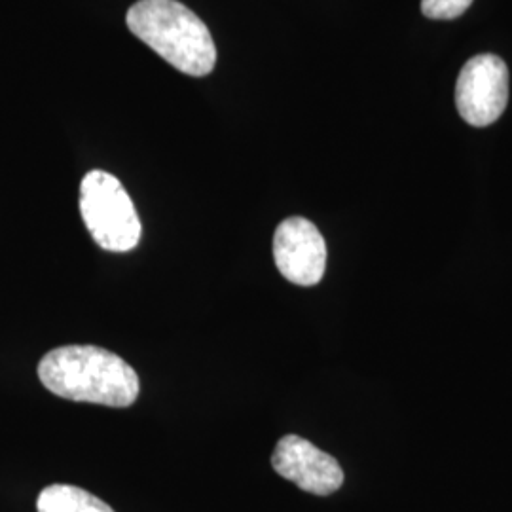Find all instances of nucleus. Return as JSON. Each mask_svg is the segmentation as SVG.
<instances>
[{
  "label": "nucleus",
  "mask_w": 512,
  "mask_h": 512,
  "mask_svg": "<svg viewBox=\"0 0 512 512\" xmlns=\"http://www.w3.org/2000/svg\"><path fill=\"white\" fill-rule=\"evenodd\" d=\"M38 378L48 391L76 403L128 408L139 397V376L122 357L97 346H63L48 351Z\"/></svg>",
  "instance_id": "f257e3e1"
},
{
  "label": "nucleus",
  "mask_w": 512,
  "mask_h": 512,
  "mask_svg": "<svg viewBox=\"0 0 512 512\" xmlns=\"http://www.w3.org/2000/svg\"><path fill=\"white\" fill-rule=\"evenodd\" d=\"M129 31L148 48L190 76L215 69L217 48L207 25L177 0H139L129 8Z\"/></svg>",
  "instance_id": "f03ea898"
},
{
  "label": "nucleus",
  "mask_w": 512,
  "mask_h": 512,
  "mask_svg": "<svg viewBox=\"0 0 512 512\" xmlns=\"http://www.w3.org/2000/svg\"><path fill=\"white\" fill-rule=\"evenodd\" d=\"M80 213L93 241L110 253L139 245L141 220L126 188L107 171L93 169L80 184Z\"/></svg>",
  "instance_id": "7ed1b4c3"
},
{
  "label": "nucleus",
  "mask_w": 512,
  "mask_h": 512,
  "mask_svg": "<svg viewBox=\"0 0 512 512\" xmlns=\"http://www.w3.org/2000/svg\"><path fill=\"white\" fill-rule=\"evenodd\" d=\"M509 103V69L501 57L482 54L471 57L458 76L456 105L461 118L486 128L497 122Z\"/></svg>",
  "instance_id": "20e7f679"
},
{
  "label": "nucleus",
  "mask_w": 512,
  "mask_h": 512,
  "mask_svg": "<svg viewBox=\"0 0 512 512\" xmlns=\"http://www.w3.org/2000/svg\"><path fill=\"white\" fill-rule=\"evenodd\" d=\"M274 260L287 281L313 287L325 275L327 243L311 220L291 217L275 230Z\"/></svg>",
  "instance_id": "39448f33"
},
{
  "label": "nucleus",
  "mask_w": 512,
  "mask_h": 512,
  "mask_svg": "<svg viewBox=\"0 0 512 512\" xmlns=\"http://www.w3.org/2000/svg\"><path fill=\"white\" fill-rule=\"evenodd\" d=\"M272 467L277 475L291 480L308 494H334L344 484L340 463L298 435H287L277 442Z\"/></svg>",
  "instance_id": "423d86ee"
},
{
  "label": "nucleus",
  "mask_w": 512,
  "mask_h": 512,
  "mask_svg": "<svg viewBox=\"0 0 512 512\" xmlns=\"http://www.w3.org/2000/svg\"><path fill=\"white\" fill-rule=\"evenodd\" d=\"M38 512H114L99 497L69 484L46 486L37 499Z\"/></svg>",
  "instance_id": "0eeeda50"
},
{
  "label": "nucleus",
  "mask_w": 512,
  "mask_h": 512,
  "mask_svg": "<svg viewBox=\"0 0 512 512\" xmlns=\"http://www.w3.org/2000/svg\"><path fill=\"white\" fill-rule=\"evenodd\" d=\"M471 4L473 0H421V12L429 19H456Z\"/></svg>",
  "instance_id": "6e6552de"
}]
</instances>
